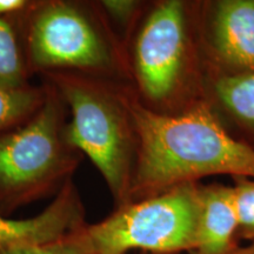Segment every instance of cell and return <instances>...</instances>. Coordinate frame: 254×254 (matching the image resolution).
Masks as SVG:
<instances>
[{
	"label": "cell",
	"instance_id": "cell-1",
	"mask_svg": "<svg viewBox=\"0 0 254 254\" xmlns=\"http://www.w3.org/2000/svg\"><path fill=\"white\" fill-rule=\"evenodd\" d=\"M127 109L138 141L127 202L213 174L254 178V150L232 138L207 107L165 116L127 99Z\"/></svg>",
	"mask_w": 254,
	"mask_h": 254
},
{
	"label": "cell",
	"instance_id": "cell-2",
	"mask_svg": "<svg viewBox=\"0 0 254 254\" xmlns=\"http://www.w3.org/2000/svg\"><path fill=\"white\" fill-rule=\"evenodd\" d=\"M40 109L0 134V215L57 194L73 179L81 153L65 138V104L50 84Z\"/></svg>",
	"mask_w": 254,
	"mask_h": 254
},
{
	"label": "cell",
	"instance_id": "cell-3",
	"mask_svg": "<svg viewBox=\"0 0 254 254\" xmlns=\"http://www.w3.org/2000/svg\"><path fill=\"white\" fill-rule=\"evenodd\" d=\"M71 112L65 138L90 158L118 201H128L131 190L134 128L127 99L119 100L86 74L66 71L43 73Z\"/></svg>",
	"mask_w": 254,
	"mask_h": 254
},
{
	"label": "cell",
	"instance_id": "cell-4",
	"mask_svg": "<svg viewBox=\"0 0 254 254\" xmlns=\"http://www.w3.org/2000/svg\"><path fill=\"white\" fill-rule=\"evenodd\" d=\"M199 189L192 183L118 206L112 214L85 227L92 254L193 252L199 225Z\"/></svg>",
	"mask_w": 254,
	"mask_h": 254
},
{
	"label": "cell",
	"instance_id": "cell-5",
	"mask_svg": "<svg viewBox=\"0 0 254 254\" xmlns=\"http://www.w3.org/2000/svg\"><path fill=\"white\" fill-rule=\"evenodd\" d=\"M15 19L21 24L30 72L87 75L112 64L109 44L84 5L65 0L32 1Z\"/></svg>",
	"mask_w": 254,
	"mask_h": 254
},
{
	"label": "cell",
	"instance_id": "cell-6",
	"mask_svg": "<svg viewBox=\"0 0 254 254\" xmlns=\"http://www.w3.org/2000/svg\"><path fill=\"white\" fill-rule=\"evenodd\" d=\"M185 49L184 7L164 1L151 12L134 45V72L139 88L152 101L172 93L180 75Z\"/></svg>",
	"mask_w": 254,
	"mask_h": 254
},
{
	"label": "cell",
	"instance_id": "cell-7",
	"mask_svg": "<svg viewBox=\"0 0 254 254\" xmlns=\"http://www.w3.org/2000/svg\"><path fill=\"white\" fill-rule=\"evenodd\" d=\"M86 225L84 205L72 179L36 217L9 219L0 215V249L46 245L80 231Z\"/></svg>",
	"mask_w": 254,
	"mask_h": 254
},
{
	"label": "cell",
	"instance_id": "cell-8",
	"mask_svg": "<svg viewBox=\"0 0 254 254\" xmlns=\"http://www.w3.org/2000/svg\"><path fill=\"white\" fill-rule=\"evenodd\" d=\"M199 225L192 254H228L237 249L239 233L233 189L209 186L199 190Z\"/></svg>",
	"mask_w": 254,
	"mask_h": 254
},
{
	"label": "cell",
	"instance_id": "cell-9",
	"mask_svg": "<svg viewBox=\"0 0 254 254\" xmlns=\"http://www.w3.org/2000/svg\"><path fill=\"white\" fill-rule=\"evenodd\" d=\"M213 40L225 62L253 71L254 0L219 2L213 20Z\"/></svg>",
	"mask_w": 254,
	"mask_h": 254
},
{
	"label": "cell",
	"instance_id": "cell-10",
	"mask_svg": "<svg viewBox=\"0 0 254 254\" xmlns=\"http://www.w3.org/2000/svg\"><path fill=\"white\" fill-rule=\"evenodd\" d=\"M13 18L0 17V87L27 86L28 68L24 46L19 40Z\"/></svg>",
	"mask_w": 254,
	"mask_h": 254
},
{
	"label": "cell",
	"instance_id": "cell-11",
	"mask_svg": "<svg viewBox=\"0 0 254 254\" xmlns=\"http://www.w3.org/2000/svg\"><path fill=\"white\" fill-rule=\"evenodd\" d=\"M45 97V86L0 87V134L26 123L40 109Z\"/></svg>",
	"mask_w": 254,
	"mask_h": 254
},
{
	"label": "cell",
	"instance_id": "cell-12",
	"mask_svg": "<svg viewBox=\"0 0 254 254\" xmlns=\"http://www.w3.org/2000/svg\"><path fill=\"white\" fill-rule=\"evenodd\" d=\"M215 92L234 117L254 129V72L220 78Z\"/></svg>",
	"mask_w": 254,
	"mask_h": 254
},
{
	"label": "cell",
	"instance_id": "cell-13",
	"mask_svg": "<svg viewBox=\"0 0 254 254\" xmlns=\"http://www.w3.org/2000/svg\"><path fill=\"white\" fill-rule=\"evenodd\" d=\"M85 227L55 243L39 246L6 247L0 249V254H92Z\"/></svg>",
	"mask_w": 254,
	"mask_h": 254
},
{
	"label": "cell",
	"instance_id": "cell-14",
	"mask_svg": "<svg viewBox=\"0 0 254 254\" xmlns=\"http://www.w3.org/2000/svg\"><path fill=\"white\" fill-rule=\"evenodd\" d=\"M239 236L244 239L254 241V180H240L233 187Z\"/></svg>",
	"mask_w": 254,
	"mask_h": 254
},
{
	"label": "cell",
	"instance_id": "cell-15",
	"mask_svg": "<svg viewBox=\"0 0 254 254\" xmlns=\"http://www.w3.org/2000/svg\"><path fill=\"white\" fill-rule=\"evenodd\" d=\"M101 5L106 9L107 13L119 21L128 20L138 7V2L129 1V0H109V1H103Z\"/></svg>",
	"mask_w": 254,
	"mask_h": 254
},
{
	"label": "cell",
	"instance_id": "cell-16",
	"mask_svg": "<svg viewBox=\"0 0 254 254\" xmlns=\"http://www.w3.org/2000/svg\"><path fill=\"white\" fill-rule=\"evenodd\" d=\"M32 1L27 0H0V17L15 18L27 11Z\"/></svg>",
	"mask_w": 254,
	"mask_h": 254
},
{
	"label": "cell",
	"instance_id": "cell-17",
	"mask_svg": "<svg viewBox=\"0 0 254 254\" xmlns=\"http://www.w3.org/2000/svg\"><path fill=\"white\" fill-rule=\"evenodd\" d=\"M228 254H254V241L246 247H237Z\"/></svg>",
	"mask_w": 254,
	"mask_h": 254
},
{
	"label": "cell",
	"instance_id": "cell-18",
	"mask_svg": "<svg viewBox=\"0 0 254 254\" xmlns=\"http://www.w3.org/2000/svg\"><path fill=\"white\" fill-rule=\"evenodd\" d=\"M127 254H128V253H127ZM145 254H151V253H145Z\"/></svg>",
	"mask_w": 254,
	"mask_h": 254
}]
</instances>
